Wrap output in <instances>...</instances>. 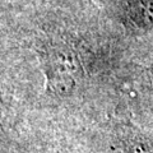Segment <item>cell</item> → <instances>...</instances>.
I'll list each match as a JSON object with an SVG mask.
<instances>
[{
    "label": "cell",
    "instance_id": "6da1fadb",
    "mask_svg": "<svg viewBox=\"0 0 153 153\" xmlns=\"http://www.w3.org/2000/svg\"><path fill=\"white\" fill-rule=\"evenodd\" d=\"M47 92L56 97L73 94L82 80L83 68L78 55L68 45H51L42 54Z\"/></svg>",
    "mask_w": 153,
    "mask_h": 153
},
{
    "label": "cell",
    "instance_id": "7a4b0ae2",
    "mask_svg": "<svg viewBox=\"0 0 153 153\" xmlns=\"http://www.w3.org/2000/svg\"><path fill=\"white\" fill-rule=\"evenodd\" d=\"M117 134L125 153H152L151 139L139 129L126 124L119 128Z\"/></svg>",
    "mask_w": 153,
    "mask_h": 153
},
{
    "label": "cell",
    "instance_id": "3957f363",
    "mask_svg": "<svg viewBox=\"0 0 153 153\" xmlns=\"http://www.w3.org/2000/svg\"><path fill=\"white\" fill-rule=\"evenodd\" d=\"M4 112H5V101H4V92L1 87H0V131H1V128H3Z\"/></svg>",
    "mask_w": 153,
    "mask_h": 153
}]
</instances>
